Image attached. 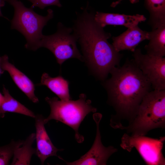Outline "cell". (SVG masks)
I'll return each mask as SVG.
<instances>
[{
	"instance_id": "cell-18",
	"label": "cell",
	"mask_w": 165,
	"mask_h": 165,
	"mask_svg": "<svg viewBox=\"0 0 165 165\" xmlns=\"http://www.w3.org/2000/svg\"><path fill=\"white\" fill-rule=\"evenodd\" d=\"M4 100L0 106V114L10 112L23 114L35 118L36 115L13 98L5 87L3 89Z\"/></svg>"
},
{
	"instance_id": "cell-2",
	"label": "cell",
	"mask_w": 165,
	"mask_h": 165,
	"mask_svg": "<svg viewBox=\"0 0 165 165\" xmlns=\"http://www.w3.org/2000/svg\"><path fill=\"white\" fill-rule=\"evenodd\" d=\"M95 13L87 8L77 12L72 28L81 46L83 61L91 74L102 82L113 68L119 66L123 55L108 41L111 35L95 20Z\"/></svg>"
},
{
	"instance_id": "cell-12",
	"label": "cell",
	"mask_w": 165,
	"mask_h": 165,
	"mask_svg": "<svg viewBox=\"0 0 165 165\" xmlns=\"http://www.w3.org/2000/svg\"><path fill=\"white\" fill-rule=\"evenodd\" d=\"M0 66L2 70L7 71L17 87L34 103L39 101L34 93L35 85L26 75L8 61L7 55L0 57Z\"/></svg>"
},
{
	"instance_id": "cell-7",
	"label": "cell",
	"mask_w": 165,
	"mask_h": 165,
	"mask_svg": "<svg viewBox=\"0 0 165 165\" xmlns=\"http://www.w3.org/2000/svg\"><path fill=\"white\" fill-rule=\"evenodd\" d=\"M165 137L155 138L145 135H130L125 133L121 139V147L130 152L135 149L145 163L148 165H164L163 153Z\"/></svg>"
},
{
	"instance_id": "cell-1",
	"label": "cell",
	"mask_w": 165,
	"mask_h": 165,
	"mask_svg": "<svg viewBox=\"0 0 165 165\" xmlns=\"http://www.w3.org/2000/svg\"><path fill=\"white\" fill-rule=\"evenodd\" d=\"M110 74L111 77L102 85L107 93V103L116 112L110 125L119 129L122 121L129 124L134 119L143 97L152 87L133 59H127L122 66L114 67Z\"/></svg>"
},
{
	"instance_id": "cell-25",
	"label": "cell",
	"mask_w": 165,
	"mask_h": 165,
	"mask_svg": "<svg viewBox=\"0 0 165 165\" xmlns=\"http://www.w3.org/2000/svg\"><path fill=\"white\" fill-rule=\"evenodd\" d=\"M5 116V114H0V117L3 118Z\"/></svg>"
},
{
	"instance_id": "cell-3",
	"label": "cell",
	"mask_w": 165,
	"mask_h": 165,
	"mask_svg": "<svg viewBox=\"0 0 165 165\" xmlns=\"http://www.w3.org/2000/svg\"><path fill=\"white\" fill-rule=\"evenodd\" d=\"M165 127V90H153L143 97L134 119L125 130L131 136L145 135L150 130Z\"/></svg>"
},
{
	"instance_id": "cell-17",
	"label": "cell",
	"mask_w": 165,
	"mask_h": 165,
	"mask_svg": "<svg viewBox=\"0 0 165 165\" xmlns=\"http://www.w3.org/2000/svg\"><path fill=\"white\" fill-rule=\"evenodd\" d=\"M35 134L32 133L23 141L22 144L14 151L11 165H29L32 156L35 154L36 148L32 147Z\"/></svg>"
},
{
	"instance_id": "cell-15",
	"label": "cell",
	"mask_w": 165,
	"mask_h": 165,
	"mask_svg": "<svg viewBox=\"0 0 165 165\" xmlns=\"http://www.w3.org/2000/svg\"><path fill=\"white\" fill-rule=\"evenodd\" d=\"M149 42L145 46L146 54L154 56H165V24L149 31Z\"/></svg>"
},
{
	"instance_id": "cell-21",
	"label": "cell",
	"mask_w": 165,
	"mask_h": 165,
	"mask_svg": "<svg viewBox=\"0 0 165 165\" xmlns=\"http://www.w3.org/2000/svg\"><path fill=\"white\" fill-rule=\"evenodd\" d=\"M123 0H118L117 1L113 2L111 5L112 7H115L119 4ZM130 2L133 4L135 3L138 2L139 0H129Z\"/></svg>"
},
{
	"instance_id": "cell-16",
	"label": "cell",
	"mask_w": 165,
	"mask_h": 165,
	"mask_svg": "<svg viewBox=\"0 0 165 165\" xmlns=\"http://www.w3.org/2000/svg\"><path fill=\"white\" fill-rule=\"evenodd\" d=\"M149 14L148 24L152 29L165 24V0H144Z\"/></svg>"
},
{
	"instance_id": "cell-11",
	"label": "cell",
	"mask_w": 165,
	"mask_h": 165,
	"mask_svg": "<svg viewBox=\"0 0 165 165\" xmlns=\"http://www.w3.org/2000/svg\"><path fill=\"white\" fill-rule=\"evenodd\" d=\"M149 36V31L142 30L137 25L127 28L120 35L112 37V44L118 52L127 50L133 52L140 43L148 40Z\"/></svg>"
},
{
	"instance_id": "cell-14",
	"label": "cell",
	"mask_w": 165,
	"mask_h": 165,
	"mask_svg": "<svg viewBox=\"0 0 165 165\" xmlns=\"http://www.w3.org/2000/svg\"><path fill=\"white\" fill-rule=\"evenodd\" d=\"M39 85L46 86L61 100L66 101L71 100L69 89V82L61 75L52 77L48 74L44 73Z\"/></svg>"
},
{
	"instance_id": "cell-9",
	"label": "cell",
	"mask_w": 165,
	"mask_h": 165,
	"mask_svg": "<svg viewBox=\"0 0 165 165\" xmlns=\"http://www.w3.org/2000/svg\"><path fill=\"white\" fill-rule=\"evenodd\" d=\"M102 115L99 113L93 114V118L96 125V134L94 143L90 150L80 158L75 161L68 162L65 161L68 165H105L108 160L117 149L112 146H105L101 141L99 124Z\"/></svg>"
},
{
	"instance_id": "cell-22",
	"label": "cell",
	"mask_w": 165,
	"mask_h": 165,
	"mask_svg": "<svg viewBox=\"0 0 165 165\" xmlns=\"http://www.w3.org/2000/svg\"><path fill=\"white\" fill-rule=\"evenodd\" d=\"M4 4V2L3 1V0H0V16H2L1 10V8L3 6Z\"/></svg>"
},
{
	"instance_id": "cell-26",
	"label": "cell",
	"mask_w": 165,
	"mask_h": 165,
	"mask_svg": "<svg viewBox=\"0 0 165 165\" xmlns=\"http://www.w3.org/2000/svg\"><path fill=\"white\" fill-rule=\"evenodd\" d=\"M3 72V71H2V70L1 69L0 66V74H1Z\"/></svg>"
},
{
	"instance_id": "cell-6",
	"label": "cell",
	"mask_w": 165,
	"mask_h": 165,
	"mask_svg": "<svg viewBox=\"0 0 165 165\" xmlns=\"http://www.w3.org/2000/svg\"><path fill=\"white\" fill-rule=\"evenodd\" d=\"M77 41L72 28L67 27L59 22L56 33L50 35H43L39 48L44 47L51 51L60 65L71 58H76L83 61L82 55L77 46Z\"/></svg>"
},
{
	"instance_id": "cell-24",
	"label": "cell",
	"mask_w": 165,
	"mask_h": 165,
	"mask_svg": "<svg viewBox=\"0 0 165 165\" xmlns=\"http://www.w3.org/2000/svg\"><path fill=\"white\" fill-rule=\"evenodd\" d=\"M15 0H3V1L5 2V1H7L9 2H11V1H15Z\"/></svg>"
},
{
	"instance_id": "cell-23",
	"label": "cell",
	"mask_w": 165,
	"mask_h": 165,
	"mask_svg": "<svg viewBox=\"0 0 165 165\" xmlns=\"http://www.w3.org/2000/svg\"><path fill=\"white\" fill-rule=\"evenodd\" d=\"M4 100V96L0 93V106Z\"/></svg>"
},
{
	"instance_id": "cell-10",
	"label": "cell",
	"mask_w": 165,
	"mask_h": 165,
	"mask_svg": "<svg viewBox=\"0 0 165 165\" xmlns=\"http://www.w3.org/2000/svg\"><path fill=\"white\" fill-rule=\"evenodd\" d=\"M34 118L36 142L35 155L39 159L41 164H43L49 157L56 156L59 158L57 153L63 151V149L57 148L52 143L45 127V118L41 115L37 114Z\"/></svg>"
},
{
	"instance_id": "cell-8",
	"label": "cell",
	"mask_w": 165,
	"mask_h": 165,
	"mask_svg": "<svg viewBox=\"0 0 165 165\" xmlns=\"http://www.w3.org/2000/svg\"><path fill=\"white\" fill-rule=\"evenodd\" d=\"M134 63L155 90H165V57L143 54L140 48L133 52Z\"/></svg>"
},
{
	"instance_id": "cell-20",
	"label": "cell",
	"mask_w": 165,
	"mask_h": 165,
	"mask_svg": "<svg viewBox=\"0 0 165 165\" xmlns=\"http://www.w3.org/2000/svg\"><path fill=\"white\" fill-rule=\"evenodd\" d=\"M32 5L31 7L33 8L37 7L41 9H43L46 7L50 6H56L59 7L62 6L59 0H28Z\"/></svg>"
},
{
	"instance_id": "cell-5",
	"label": "cell",
	"mask_w": 165,
	"mask_h": 165,
	"mask_svg": "<svg viewBox=\"0 0 165 165\" xmlns=\"http://www.w3.org/2000/svg\"><path fill=\"white\" fill-rule=\"evenodd\" d=\"M14 7V14L11 21V28L17 30L25 37L27 43L25 47L35 51L39 48L43 36L42 31L44 27L53 16V10L47 11L45 16L35 12L31 7L28 8L18 0L9 2Z\"/></svg>"
},
{
	"instance_id": "cell-4",
	"label": "cell",
	"mask_w": 165,
	"mask_h": 165,
	"mask_svg": "<svg viewBox=\"0 0 165 165\" xmlns=\"http://www.w3.org/2000/svg\"><path fill=\"white\" fill-rule=\"evenodd\" d=\"M45 101L50 108L49 116L45 118V124L53 119L60 121L71 127L75 132V138L79 143L83 142V137L79 134V128L85 117L89 113L96 112L97 108L91 105V101L86 99L84 94H80L76 100L63 101L54 97H46Z\"/></svg>"
},
{
	"instance_id": "cell-19",
	"label": "cell",
	"mask_w": 165,
	"mask_h": 165,
	"mask_svg": "<svg viewBox=\"0 0 165 165\" xmlns=\"http://www.w3.org/2000/svg\"><path fill=\"white\" fill-rule=\"evenodd\" d=\"M23 141L12 140L9 144L0 147V165L9 164L10 159L13 157L15 149L20 146Z\"/></svg>"
},
{
	"instance_id": "cell-13",
	"label": "cell",
	"mask_w": 165,
	"mask_h": 165,
	"mask_svg": "<svg viewBox=\"0 0 165 165\" xmlns=\"http://www.w3.org/2000/svg\"><path fill=\"white\" fill-rule=\"evenodd\" d=\"M94 19L104 28L107 25H112L124 26L128 28L145 21L146 18L143 15L138 14L131 15L97 11Z\"/></svg>"
}]
</instances>
